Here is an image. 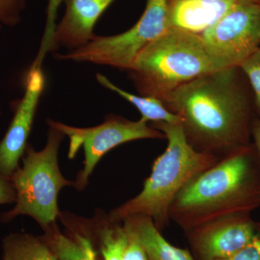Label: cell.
<instances>
[{
    "label": "cell",
    "mask_w": 260,
    "mask_h": 260,
    "mask_svg": "<svg viewBox=\"0 0 260 260\" xmlns=\"http://www.w3.org/2000/svg\"><path fill=\"white\" fill-rule=\"evenodd\" d=\"M239 72V68L212 72L160 99L181 118L188 140L206 153L221 149L231 154L250 145L254 120Z\"/></svg>",
    "instance_id": "6da1fadb"
},
{
    "label": "cell",
    "mask_w": 260,
    "mask_h": 260,
    "mask_svg": "<svg viewBox=\"0 0 260 260\" xmlns=\"http://www.w3.org/2000/svg\"><path fill=\"white\" fill-rule=\"evenodd\" d=\"M260 206V159L251 144L191 179L173 201L170 212L187 228L217 218L249 214Z\"/></svg>",
    "instance_id": "7a4b0ae2"
},
{
    "label": "cell",
    "mask_w": 260,
    "mask_h": 260,
    "mask_svg": "<svg viewBox=\"0 0 260 260\" xmlns=\"http://www.w3.org/2000/svg\"><path fill=\"white\" fill-rule=\"evenodd\" d=\"M153 127L165 135L167 148L154 162L143 190L112 212V221L140 215L155 220V225H162L179 191L191 179L213 166V155L197 150L190 144L182 122L153 123Z\"/></svg>",
    "instance_id": "3957f363"
},
{
    "label": "cell",
    "mask_w": 260,
    "mask_h": 260,
    "mask_svg": "<svg viewBox=\"0 0 260 260\" xmlns=\"http://www.w3.org/2000/svg\"><path fill=\"white\" fill-rule=\"evenodd\" d=\"M219 70L201 36L170 28L138 54L129 72L141 95L160 100L181 85Z\"/></svg>",
    "instance_id": "277c9868"
},
{
    "label": "cell",
    "mask_w": 260,
    "mask_h": 260,
    "mask_svg": "<svg viewBox=\"0 0 260 260\" xmlns=\"http://www.w3.org/2000/svg\"><path fill=\"white\" fill-rule=\"evenodd\" d=\"M49 127L44 148L36 151L28 145L23 167H19L10 178L16 200L14 208L2 215L3 223L25 215L34 218L44 229L55 223L59 215L58 195L62 188L73 182L61 175L58 164V152L64 135Z\"/></svg>",
    "instance_id": "5b68a950"
},
{
    "label": "cell",
    "mask_w": 260,
    "mask_h": 260,
    "mask_svg": "<svg viewBox=\"0 0 260 260\" xmlns=\"http://www.w3.org/2000/svg\"><path fill=\"white\" fill-rule=\"evenodd\" d=\"M169 5V0H147L143 15L129 30L109 37L95 36L83 47L56 54V59L129 71L138 54L170 29Z\"/></svg>",
    "instance_id": "8992f818"
},
{
    "label": "cell",
    "mask_w": 260,
    "mask_h": 260,
    "mask_svg": "<svg viewBox=\"0 0 260 260\" xmlns=\"http://www.w3.org/2000/svg\"><path fill=\"white\" fill-rule=\"evenodd\" d=\"M48 124L70 138V158H74L80 147L85 153L83 170L78 174L75 186L81 190L88 183L100 159L109 150L127 142L141 139H155L165 137L159 130L150 127L148 121H129L119 116H109L104 122L92 127H74L49 119Z\"/></svg>",
    "instance_id": "52a82bcc"
},
{
    "label": "cell",
    "mask_w": 260,
    "mask_h": 260,
    "mask_svg": "<svg viewBox=\"0 0 260 260\" xmlns=\"http://www.w3.org/2000/svg\"><path fill=\"white\" fill-rule=\"evenodd\" d=\"M220 70L239 68L260 47V4L238 0L221 18L201 35Z\"/></svg>",
    "instance_id": "ba28073f"
},
{
    "label": "cell",
    "mask_w": 260,
    "mask_h": 260,
    "mask_svg": "<svg viewBox=\"0 0 260 260\" xmlns=\"http://www.w3.org/2000/svg\"><path fill=\"white\" fill-rule=\"evenodd\" d=\"M42 68L30 66L25 82V92L17 106L8 131L0 142V174L10 179L28 144L39 101L45 88Z\"/></svg>",
    "instance_id": "9c48e42d"
},
{
    "label": "cell",
    "mask_w": 260,
    "mask_h": 260,
    "mask_svg": "<svg viewBox=\"0 0 260 260\" xmlns=\"http://www.w3.org/2000/svg\"><path fill=\"white\" fill-rule=\"evenodd\" d=\"M210 223L196 239L197 249L203 260L229 257L258 235V224L249 214L233 215Z\"/></svg>",
    "instance_id": "30bf717a"
},
{
    "label": "cell",
    "mask_w": 260,
    "mask_h": 260,
    "mask_svg": "<svg viewBox=\"0 0 260 260\" xmlns=\"http://www.w3.org/2000/svg\"><path fill=\"white\" fill-rule=\"evenodd\" d=\"M66 9L56 24L53 37V51L64 47L75 50L95 38V23L116 0H64Z\"/></svg>",
    "instance_id": "8fae6325"
},
{
    "label": "cell",
    "mask_w": 260,
    "mask_h": 260,
    "mask_svg": "<svg viewBox=\"0 0 260 260\" xmlns=\"http://www.w3.org/2000/svg\"><path fill=\"white\" fill-rule=\"evenodd\" d=\"M237 1L169 0V26L201 35L232 9Z\"/></svg>",
    "instance_id": "7c38bea8"
},
{
    "label": "cell",
    "mask_w": 260,
    "mask_h": 260,
    "mask_svg": "<svg viewBox=\"0 0 260 260\" xmlns=\"http://www.w3.org/2000/svg\"><path fill=\"white\" fill-rule=\"evenodd\" d=\"M124 227L128 235L143 248L148 260H194L189 251L169 244L149 217H129L124 219Z\"/></svg>",
    "instance_id": "4fadbf2b"
},
{
    "label": "cell",
    "mask_w": 260,
    "mask_h": 260,
    "mask_svg": "<svg viewBox=\"0 0 260 260\" xmlns=\"http://www.w3.org/2000/svg\"><path fill=\"white\" fill-rule=\"evenodd\" d=\"M96 79L103 87L117 93L133 104L141 114L142 119L145 121L170 124L182 122L180 116L169 110L160 99L155 97L135 95L126 91L113 83L105 75L100 73L96 75Z\"/></svg>",
    "instance_id": "5bb4252c"
},
{
    "label": "cell",
    "mask_w": 260,
    "mask_h": 260,
    "mask_svg": "<svg viewBox=\"0 0 260 260\" xmlns=\"http://www.w3.org/2000/svg\"><path fill=\"white\" fill-rule=\"evenodd\" d=\"M1 260H58L42 238L13 233L3 239Z\"/></svg>",
    "instance_id": "9a60e30c"
},
{
    "label": "cell",
    "mask_w": 260,
    "mask_h": 260,
    "mask_svg": "<svg viewBox=\"0 0 260 260\" xmlns=\"http://www.w3.org/2000/svg\"><path fill=\"white\" fill-rule=\"evenodd\" d=\"M43 240L49 246L58 260H90L94 249L92 241L80 234L70 239L61 234L55 223L44 229Z\"/></svg>",
    "instance_id": "2e32d148"
},
{
    "label": "cell",
    "mask_w": 260,
    "mask_h": 260,
    "mask_svg": "<svg viewBox=\"0 0 260 260\" xmlns=\"http://www.w3.org/2000/svg\"><path fill=\"white\" fill-rule=\"evenodd\" d=\"M104 260H123L129 237L124 227L102 228L98 232ZM90 260L96 259V253L90 256Z\"/></svg>",
    "instance_id": "e0dca14e"
},
{
    "label": "cell",
    "mask_w": 260,
    "mask_h": 260,
    "mask_svg": "<svg viewBox=\"0 0 260 260\" xmlns=\"http://www.w3.org/2000/svg\"><path fill=\"white\" fill-rule=\"evenodd\" d=\"M63 1L64 0H47L45 28L39 52L31 66L42 68L43 61L47 53L53 51V37L56 26V17Z\"/></svg>",
    "instance_id": "ac0fdd59"
},
{
    "label": "cell",
    "mask_w": 260,
    "mask_h": 260,
    "mask_svg": "<svg viewBox=\"0 0 260 260\" xmlns=\"http://www.w3.org/2000/svg\"><path fill=\"white\" fill-rule=\"evenodd\" d=\"M254 94V105L260 117V47L239 65Z\"/></svg>",
    "instance_id": "d6986e66"
},
{
    "label": "cell",
    "mask_w": 260,
    "mask_h": 260,
    "mask_svg": "<svg viewBox=\"0 0 260 260\" xmlns=\"http://www.w3.org/2000/svg\"><path fill=\"white\" fill-rule=\"evenodd\" d=\"M27 0H0V30L5 26H13L21 18Z\"/></svg>",
    "instance_id": "ffe728a7"
},
{
    "label": "cell",
    "mask_w": 260,
    "mask_h": 260,
    "mask_svg": "<svg viewBox=\"0 0 260 260\" xmlns=\"http://www.w3.org/2000/svg\"><path fill=\"white\" fill-rule=\"evenodd\" d=\"M218 260H260V237L259 234L252 242L233 255Z\"/></svg>",
    "instance_id": "44dd1931"
},
{
    "label": "cell",
    "mask_w": 260,
    "mask_h": 260,
    "mask_svg": "<svg viewBox=\"0 0 260 260\" xmlns=\"http://www.w3.org/2000/svg\"><path fill=\"white\" fill-rule=\"evenodd\" d=\"M15 190L11 181L0 174V205L15 203Z\"/></svg>",
    "instance_id": "7402d4cb"
},
{
    "label": "cell",
    "mask_w": 260,
    "mask_h": 260,
    "mask_svg": "<svg viewBox=\"0 0 260 260\" xmlns=\"http://www.w3.org/2000/svg\"><path fill=\"white\" fill-rule=\"evenodd\" d=\"M129 237V245L127 246L123 260H148L141 246L134 239Z\"/></svg>",
    "instance_id": "603a6c76"
},
{
    "label": "cell",
    "mask_w": 260,
    "mask_h": 260,
    "mask_svg": "<svg viewBox=\"0 0 260 260\" xmlns=\"http://www.w3.org/2000/svg\"><path fill=\"white\" fill-rule=\"evenodd\" d=\"M251 136L254 139V147L260 159V119H255L253 121Z\"/></svg>",
    "instance_id": "cb8c5ba5"
},
{
    "label": "cell",
    "mask_w": 260,
    "mask_h": 260,
    "mask_svg": "<svg viewBox=\"0 0 260 260\" xmlns=\"http://www.w3.org/2000/svg\"><path fill=\"white\" fill-rule=\"evenodd\" d=\"M258 234H259L260 237V223H258Z\"/></svg>",
    "instance_id": "d4e9b609"
},
{
    "label": "cell",
    "mask_w": 260,
    "mask_h": 260,
    "mask_svg": "<svg viewBox=\"0 0 260 260\" xmlns=\"http://www.w3.org/2000/svg\"><path fill=\"white\" fill-rule=\"evenodd\" d=\"M253 1H255L256 3H260V0H253Z\"/></svg>",
    "instance_id": "484cf974"
},
{
    "label": "cell",
    "mask_w": 260,
    "mask_h": 260,
    "mask_svg": "<svg viewBox=\"0 0 260 260\" xmlns=\"http://www.w3.org/2000/svg\"><path fill=\"white\" fill-rule=\"evenodd\" d=\"M0 116H1V108H0Z\"/></svg>",
    "instance_id": "4316f807"
},
{
    "label": "cell",
    "mask_w": 260,
    "mask_h": 260,
    "mask_svg": "<svg viewBox=\"0 0 260 260\" xmlns=\"http://www.w3.org/2000/svg\"><path fill=\"white\" fill-rule=\"evenodd\" d=\"M259 4H260V3H259Z\"/></svg>",
    "instance_id": "83f0119b"
}]
</instances>
